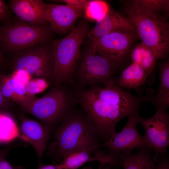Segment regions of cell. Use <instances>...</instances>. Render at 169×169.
I'll use <instances>...</instances> for the list:
<instances>
[{
	"instance_id": "1",
	"label": "cell",
	"mask_w": 169,
	"mask_h": 169,
	"mask_svg": "<svg viewBox=\"0 0 169 169\" xmlns=\"http://www.w3.org/2000/svg\"><path fill=\"white\" fill-rule=\"evenodd\" d=\"M75 95L96 130L99 142L103 143L115 132L120 120L138 113L141 103L150 100V97L135 96L113 84L92 85L88 90H77Z\"/></svg>"
},
{
	"instance_id": "2",
	"label": "cell",
	"mask_w": 169,
	"mask_h": 169,
	"mask_svg": "<svg viewBox=\"0 0 169 169\" xmlns=\"http://www.w3.org/2000/svg\"><path fill=\"white\" fill-rule=\"evenodd\" d=\"M53 131L54 141L48 154L57 160L77 150L94 154L100 151L96 130L82 109H75Z\"/></svg>"
},
{
	"instance_id": "3",
	"label": "cell",
	"mask_w": 169,
	"mask_h": 169,
	"mask_svg": "<svg viewBox=\"0 0 169 169\" xmlns=\"http://www.w3.org/2000/svg\"><path fill=\"white\" fill-rule=\"evenodd\" d=\"M65 84L54 85L42 98L38 99L33 96L20 106L39 119L52 132L79 103L75 95Z\"/></svg>"
},
{
	"instance_id": "4",
	"label": "cell",
	"mask_w": 169,
	"mask_h": 169,
	"mask_svg": "<svg viewBox=\"0 0 169 169\" xmlns=\"http://www.w3.org/2000/svg\"><path fill=\"white\" fill-rule=\"evenodd\" d=\"M128 18L137 31L141 42L154 52L157 60L165 58L169 49V25L159 13L147 10L133 0L126 8Z\"/></svg>"
},
{
	"instance_id": "5",
	"label": "cell",
	"mask_w": 169,
	"mask_h": 169,
	"mask_svg": "<svg viewBox=\"0 0 169 169\" xmlns=\"http://www.w3.org/2000/svg\"><path fill=\"white\" fill-rule=\"evenodd\" d=\"M89 31L87 24L82 22L66 36L53 41L54 85L67 84L72 86L73 73L80 57L81 45Z\"/></svg>"
},
{
	"instance_id": "6",
	"label": "cell",
	"mask_w": 169,
	"mask_h": 169,
	"mask_svg": "<svg viewBox=\"0 0 169 169\" xmlns=\"http://www.w3.org/2000/svg\"><path fill=\"white\" fill-rule=\"evenodd\" d=\"M116 67L91 46L83 54L81 53L74 72L72 87L79 90L99 83L114 84Z\"/></svg>"
},
{
	"instance_id": "7",
	"label": "cell",
	"mask_w": 169,
	"mask_h": 169,
	"mask_svg": "<svg viewBox=\"0 0 169 169\" xmlns=\"http://www.w3.org/2000/svg\"><path fill=\"white\" fill-rule=\"evenodd\" d=\"M49 36V31L44 26L21 21L0 26V41L7 49L16 53L45 43Z\"/></svg>"
},
{
	"instance_id": "8",
	"label": "cell",
	"mask_w": 169,
	"mask_h": 169,
	"mask_svg": "<svg viewBox=\"0 0 169 169\" xmlns=\"http://www.w3.org/2000/svg\"><path fill=\"white\" fill-rule=\"evenodd\" d=\"M44 43L30 47L16 53L13 65L14 70H23L32 76L43 78L53 84L54 56Z\"/></svg>"
},
{
	"instance_id": "9",
	"label": "cell",
	"mask_w": 169,
	"mask_h": 169,
	"mask_svg": "<svg viewBox=\"0 0 169 169\" xmlns=\"http://www.w3.org/2000/svg\"><path fill=\"white\" fill-rule=\"evenodd\" d=\"M138 124L144 128V136L150 147L154 152L153 159L155 161L159 155H167L169 145V115L166 110L156 108L155 115L146 119L137 115Z\"/></svg>"
},
{
	"instance_id": "10",
	"label": "cell",
	"mask_w": 169,
	"mask_h": 169,
	"mask_svg": "<svg viewBox=\"0 0 169 169\" xmlns=\"http://www.w3.org/2000/svg\"><path fill=\"white\" fill-rule=\"evenodd\" d=\"M138 114L137 113L128 116L122 130L114 132L108 140L100 145V148H107L110 154L116 156L120 153H131L135 149L151 148L144 137L141 136L137 130Z\"/></svg>"
},
{
	"instance_id": "11",
	"label": "cell",
	"mask_w": 169,
	"mask_h": 169,
	"mask_svg": "<svg viewBox=\"0 0 169 169\" xmlns=\"http://www.w3.org/2000/svg\"><path fill=\"white\" fill-rule=\"evenodd\" d=\"M133 33L128 31H115L92 41L91 46L98 54L117 66L129 49Z\"/></svg>"
},
{
	"instance_id": "12",
	"label": "cell",
	"mask_w": 169,
	"mask_h": 169,
	"mask_svg": "<svg viewBox=\"0 0 169 169\" xmlns=\"http://www.w3.org/2000/svg\"><path fill=\"white\" fill-rule=\"evenodd\" d=\"M44 8L48 23L54 31L59 34L71 31L83 13L66 4L44 3Z\"/></svg>"
},
{
	"instance_id": "13",
	"label": "cell",
	"mask_w": 169,
	"mask_h": 169,
	"mask_svg": "<svg viewBox=\"0 0 169 169\" xmlns=\"http://www.w3.org/2000/svg\"><path fill=\"white\" fill-rule=\"evenodd\" d=\"M20 117V138L31 144L40 161L47 148L51 131L42 123L23 116Z\"/></svg>"
},
{
	"instance_id": "14",
	"label": "cell",
	"mask_w": 169,
	"mask_h": 169,
	"mask_svg": "<svg viewBox=\"0 0 169 169\" xmlns=\"http://www.w3.org/2000/svg\"><path fill=\"white\" fill-rule=\"evenodd\" d=\"M135 27L131 20L109 7L108 12L101 20L96 21L95 26L87 35L92 41L118 31H128L133 33Z\"/></svg>"
},
{
	"instance_id": "15",
	"label": "cell",
	"mask_w": 169,
	"mask_h": 169,
	"mask_svg": "<svg viewBox=\"0 0 169 169\" xmlns=\"http://www.w3.org/2000/svg\"><path fill=\"white\" fill-rule=\"evenodd\" d=\"M40 0H12L9 7L22 21L33 25L45 26L48 23Z\"/></svg>"
},
{
	"instance_id": "16",
	"label": "cell",
	"mask_w": 169,
	"mask_h": 169,
	"mask_svg": "<svg viewBox=\"0 0 169 169\" xmlns=\"http://www.w3.org/2000/svg\"><path fill=\"white\" fill-rule=\"evenodd\" d=\"M149 76L148 73L139 65L132 63L116 77L114 84L122 88L134 89L140 93V89Z\"/></svg>"
},
{
	"instance_id": "17",
	"label": "cell",
	"mask_w": 169,
	"mask_h": 169,
	"mask_svg": "<svg viewBox=\"0 0 169 169\" xmlns=\"http://www.w3.org/2000/svg\"><path fill=\"white\" fill-rule=\"evenodd\" d=\"M153 151L152 148H146L135 153H120L117 157L124 169H155L156 162L153 159Z\"/></svg>"
},
{
	"instance_id": "18",
	"label": "cell",
	"mask_w": 169,
	"mask_h": 169,
	"mask_svg": "<svg viewBox=\"0 0 169 169\" xmlns=\"http://www.w3.org/2000/svg\"><path fill=\"white\" fill-rule=\"evenodd\" d=\"M0 86L4 97L18 105L23 102L29 95L27 94L25 86L13 79L11 74H0Z\"/></svg>"
},
{
	"instance_id": "19",
	"label": "cell",
	"mask_w": 169,
	"mask_h": 169,
	"mask_svg": "<svg viewBox=\"0 0 169 169\" xmlns=\"http://www.w3.org/2000/svg\"><path fill=\"white\" fill-rule=\"evenodd\" d=\"M159 84L158 93L150 97V101L156 108L167 110L169 106V61L164 62L159 69Z\"/></svg>"
},
{
	"instance_id": "20",
	"label": "cell",
	"mask_w": 169,
	"mask_h": 169,
	"mask_svg": "<svg viewBox=\"0 0 169 169\" xmlns=\"http://www.w3.org/2000/svg\"><path fill=\"white\" fill-rule=\"evenodd\" d=\"M132 63L137 64L148 73L153 72L157 59L154 51L141 42L136 45L130 54Z\"/></svg>"
},
{
	"instance_id": "21",
	"label": "cell",
	"mask_w": 169,
	"mask_h": 169,
	"mask_svg": "<svg viewBox=\"0 0 169 169\" xmlns=\"http://www.w3.org/2000/svg\"><path fill=\"white\" fill-rule=\"evenodd\" d=\"M102 160L100 153L94 154L86 151L78 150L68 154L61 163L63 169H77L86 162L97 161L100 163Z\"/></svg>"
},
{
	"instance_id": "22",
	"label": "cell",
	"mask_w": 169,
	"mask_h": 169,
	"mask_svg": "<svg viewBox=\"0 0 169 169\" xmlns=\"http://www.w3.org/2000/svg\"><path fill=\"white\" fill-rule=\"evenodd\" d=\"M20 137L19 129L13 117L9 112H0V144Z\"/></svg>"
},
{
	"instance_id": "23",
	"label": "cell",
	"mask_w": 169,
	"mask_h": 169,
	"mask_svg": "<svg viewBox=\"0 0 169 169\" xmlns=\"http://www.w3.org/2000/svg\"><path fill=\"white\" fill-rule=\"evenodd\" d=\"M110 6L105 1L89 0L84 12L86 17L96 21L102 19L108 11Z\"/></svg>"
},
{
	"instance_id": "24",
	"label": "cell",
	"mask_w": 169,
	"mask_h": 169,
	"mask_svg": "<svg viewBox=\"0 0 169 169\" xmlns=\"http://www.w3.org/2000/svg\"><path fill=\"white\" fill-rule=\"evenodd\" d=\"M134 2L147 10L159 13L161 11H167L169 1L167 0H134Z\"/></svg>"
},
{
	"instance_id": "25",
	"label": "cell",
	"mask_w": 169,
	"mask_h": 169,
	"mask_svg": "<svg viewBox=\"0 0 169 169\" xmlns=\"http://www.w3.org/2000/svg\"><path fill=\"white\" fill-rule=\"evenodd\" d=\"M49 83L46 79L36 78L31 79L25 86L28 95H34L41 93L49 87Z\"/></svg>"
},
{
	"instance_id": "26",
	"label": "cell",
	"mask_w": 169,
	"mask_h": 169,
	"mask_svg": "<svg viewBox=\"0 0 169 169\" xmlns=\"http://www.w3.org/2000/svg\"><path fill=\"white\" fill-rule=\"evenodd\" d=\"M12 77L25 86L31 79L32 76L23 70H14L11 74Z\"/></svg>"
},
{
	"instance_id": "27",
	"label": "cell",
	"mask_w": 169,
	"mask_h": 169,
	"mask_svg": "<svg viewBox=\"0 0 169 169\" xmlns=\"http://www.w3.org/2000/svg\"><path fill=\"white\" fill-rule=\"evenodd\" d=\"M89 0H64L59 1L66 4L69 5L74 8L83 13Z\"/></svg>"
},
{
	"instance_id": "28",
	"label": "cell",
	"mask_w": 169,
	"mask_h": 169,
	"mask_svg": "<svg viewBox=\"0 0 169 169\" xmlns=\"http://www.w3.org/2000/svg\"><path fill=\"white\" fill-rule=\"evenodd\" d=\"M155 161V169H169V159L167 155H159Z\"/></svg>"
},
{
	"instance_id": "29",
	"label": "cell",
	"mask_w": 169,
	"mask_h": 169,
	"mask_svg": "<svg viewBox=\"0 0 169 169\" xmlns=\"http://www.w3.org/2000/svg\"><path fill=\"white\" fill-rule=\"evenodd\" d=\"M11 107V103L3 95L0 86V112H8Z\"/></svg>"
},
{
	"instance_id": "30",
	"label": "cell",
	"mask_w": 169,
	"mask_h": 169,
	"mask_svg": "<svg viewBox=\"0 0 169 169\" xmlns=\"http://www.w3.org/2000/svg\"><path fill=\"white\" fill-rule=\"evenodd\" d=\"M9 7L3 1L0 0V21H4L8 18Z\"/></svg>"
},
{
	"instance_id": "31",
	"label": "cell",
	"mask_w": 169,
	"mask_h": 169,
	"mask_svg": "<svg viewBox=\"0 0 169 169\" xmlns=\"http://www.w3.org/2000/svg\"><path fill=\"white\" fill-rule=\"evenodd\" d=\"M0 169H25L21 166H15L11 165L5 158L0 160Z\"/></svg>"
},
{
	"instance_id": "32",
	"label": "cell",
	"mask_w": 169,
	"mask_h": 169,
	"mask_svg": "<svg viewBox=\"0 0 169 169\" xmlns=\"http://www.w3.org/2000/svg\"><path fill=\"white\" fill-rule=\"evenodd\" d=\"M38 169H63V168L61 163L59 164L42 165L39 167Z\"/></svg>"
},
{
	"instance_id": "33",
	"label": "cell",
	"mask_w": 169,
	"mask_h": 169,
	"mask_svg": "<svg viewBox=\"0 0 169 169\" xmlns=\"http://www.w3.org/2000/svg\"><path fill=\"white\" fill-rule=\"evenodd\" d=\"M8 149L7 148L0 149V160L5 158L8 152Z\"/></svg>"
},
{
	"instance_id": "34",
	"label": "cell",
	"mask_w": 169,
	"mask_h": 169,
	"mask_svg": "<svg viewBox=\"0 0 169 169\" xmlns=\"http://www.w3.org/2000/svg\"><path fill=\"white\" fill-rule=\"evenodd\" d=\"M111 166L109 164H100V166L99 167V169H111ZM84 169H92L91 168L86 167Z\"/></svg>"
},
{
	"instance_id": "35",
	"label": "cell",
	"mask_w": 169,
	"mask_h": 169,
	"mask_svg": "<svg viewBox=\"0 0 169 169\" xmlns=\"http://www.w3.org/2000/svg\"><path fill=\"white\" fill-rule=\"evenodd\" d=\"M3 64V56L0 49V67Z\"/></svg>"
}]
</instances>
